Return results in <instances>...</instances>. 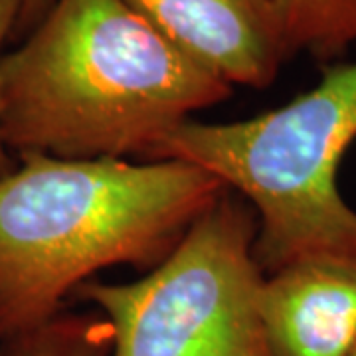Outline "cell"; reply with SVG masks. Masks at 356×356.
Returning <instances> with one entry per match:
<instances>
[{
    "mask_svg": "<svg viewBox=\"0 0 356 356\" xmlns=\"http://www.w3.org/2000/svg\"><path fill=\"white\" fill-rule=\"evenodd\" d=\"M234 88L125 0H54L0 65V137L14 156L149 161Z\"/></svg>",
    "mask_w": 356,
    "mask_h": 356,
    "instance_id": "obj_1",
    "label": "cell"
},
{
    "mask_svg": "<svg viewBox=\"0 0 356 356\" xmlns=\"http://www.w3.org/2000/svg\"><path fill=\"white\" fill-rule=\"evenodd\" d=\"M275 8L289 56L331 62L356 44V0H275Z\"/></svg>",
    "mask_w": 356,
    "mask_h": 356,
    "instance_id": "obj_7",
    "label": "cell"
},
{
    "mask_svg": "<svg viewBox=\"0 0 356 356\" xmlns=\"http://www.w3.org/2000/svg\"><path fill=\"white\" fill-rule=\"evenodd\" d=\"M356 140V62L331 65L289 103L234 123L188 119L149 161H184L220 178L257 216L266 275L305 259H356V210L337 186Z\"/></svg>",
    "mask_w": 356,
    "mask_h": 356,
    "instance_id": "obj_3",
    "label": "cell"
},
{
    "mask_svg": "<svg viewBox=\"0 0 356 356\" xmlns=\"http://www.w3.org/2000/svg\"><path fill=\"white\" fill-rule=\"evenodd\" d=\"M348 356H356V343H355V346H353V350L348 353Z\"/></svg>",
    "mask_w": 356,
    "mask_h": 356,
    "instance_id": "obj_11",
    "label": "cell"
},
{
    "mask_svg": "<svg viewBox=\"0 0 356 356\" xmlns=\"http://www.w3.org/2000/svg\"><path fill=\"white\" fill-rule=\"evenodd\" d=\"M22 2L24 0H0V65L4 60V44L10 38V34L16 32L18 22H20ZM16 163H14L13 154L6 151L2 137H0V177L10 172Z\"/></svg>",
    "mask_w": 356,
    "mask_h": 356,
    "instance_id": "obj_9",
    "label": "cell"
},
{
    "mask_svg": "<svg viewBox=\"0 0 356 356\" xmlns=\"http://www.w3.org/2000/svg\"><path fill=\"white\" fill-rule=\"evenodd\" d=\"M226 83L264 89L289 60L275 0H125Z\"/></svg>",
    "mask_w": 356,
    "mask_h": 356,
    "instance_id": "obj_5",
    "label": "cell"
},
{
    "mask_svg": "<svg viewBox=\"0 0 356 356\" xmlns=\"http://www.w3.org/2000/svg\"><path fill=\"white\" fill-rule=\"evenodd\" d=\"M259 315L271 356H348L356 343V259H305L266 275Z\"/></svg>",
    "mask_w": 356,
    "mask_h": 356,
    "instance_id": "obj_6",
    "label": "cell"
},
{
    "mask_svg": "<svg viewBox=\"0 0 356 356\" xmlns=\"http://www.w3.org/2000/svg\"><path fill=\"white\" fill-rule=\"evenodd\" d=\"M113 331L99 311H70L0 343V356H111Z\"/></svg>",
    "mask_w": 356,
    "mask_h": 356,
    "instance_id": "obj_8",
    "label": "cell"
},
{
    "mask_svg": "<svg viewBox=\"0 0 356 356\" xmlns=\"http://www.w3.org/2000/svg\"><path fill=\"white\" fill-rule=\"evenodd\" d=\"M257 216L226 191L159 266L131 283L91 281L72 299L113 331L111 356H271L259 315Z\"/></svg>",
    "mask_w": 356,
    "mask_h": 356,
    "instance_id": "obj_4",
    "label": "cell"
},
{
    "mask_svg": "<svg viewBox=\"0 0 356 356\" xmlns=\"http://www.w3.org/2000/svg\"><path fill=\"white\" fill-rule=\"evenodd\" d=\"M0 177V343L113 266L151 271L228 186L184 161L16 156Z\"/></svg>",
    "mask_w": 356,
    "mask_h": 356,
    "instance_id": "obj_2",
    "label": "cell"
},
{
    "mask_svg": "<svg viewBox=\"0 0 356 356\" xmlns=\"http://www.w3.org/2000/svg\"><path fill=\"white\" fill-rule=\"evenodd\" d=\"M51 4H54V0H24L16 32L18 34H28L42 20V16L48 13Z\"/></svg>",
    "mask_w": 356,
    "mask_h": 356,
    "instance_id": "obj_10",
    "label": "cell"
}]
</instances>
